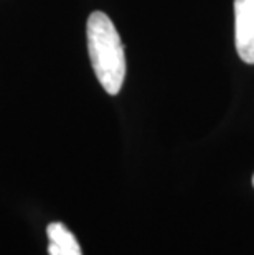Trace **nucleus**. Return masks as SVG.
Masks as SVG:
<instances>
[{
	"label": "nucleus",
	"instance_id": "3",
	"mask_svg": "<svg viewBox=\"0 0 254 255\" xmlns=\"http://www.w3.org/2000/svg\"><path fill=\"white\" fill-rule=\"evenodd\" d=\"M46 234L50 241L48 255H83L76 237L61 222H53L48 226Z\"/></svg>",
	"mask_w": 254,
	"mask_h": 255
},
{
	"label": "nucleus",
	"instance_id": "1",
	"mask_svg": "<svg viewBox=\"0 0 254 255\" xmlns=\"http://www.w3.org/2000/svg\"><path fill=\"white\" fill-rule=\"evenodd\" d=\"M86 38L96 78L107 94H119L126 78V55L112 20L104 12H93L86 25Z\"/></svg>",
	"mask_w": 254,
	"mask_h": 255
},
{
	"label": "nucleus",
	"instance_id": "4",
	"mask_svg": "<svg viewBox=\"0 0 254 255\" xmlns=\"http://www.w3.org/2000/svg\"><path fill=\"white\" fill-rule=\"evenodd\" d=\"M253 186H254V176H253Z\"/></svg>",
	"mask_w": 254,
	"mask_h": 255
},
{
	"label": "nucleus",
	"instance_id": "2",
	"mask_svg": "<svg viewBox=\"0 0 254 255\" xmlns=\"http://www.w3.org/2000/svg\"><path fill=\"white\" fill-rule=\"evenodd\" d=\"M235 35L238 56L254 64V0H235Z\"/></svg>",
	"mask_w": 254,
	"mask_h": 255
}]
</instances>
